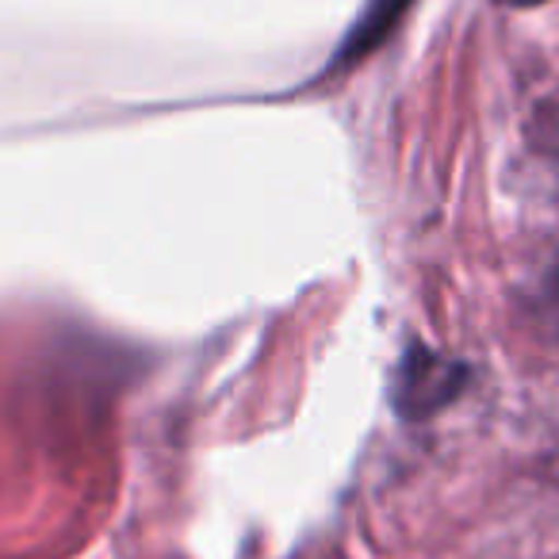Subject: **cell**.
I'll return each instance as SVG.
<instances>
[{
	"instance_id": "3957f363",
	"label": "cell",
	"mask_w": 559,
	"mask_h": 559,
	"mask_svg": "<svg viewBox=\"0 0 559 559\" xmlns=\"http://www.w3.org/2000/svg\"><path fill=\"white\" fill-rule=\"evenodd\" d=\"M528 134H533L536 154L548 157V162L556 165V173H559V96H556V100L544 104V111L533 119V127H528Z\"/></svg>"
},
{
	"instance_id": "277c9868",
	"label": "cell",
	"mask_w": 559,
	"mask_h": 559,
	"mask_svg": "<svg viewBox=\"0 0 559 559\" xmlns=\"http://www.w3.org/2000/svg\"><path fill=\"white\" fill-rule=\"evenodd\" d=\"M495 4H502V9H536L544 0H495Z\"/></svg>"
},
{
	"instance_id": "6da1fadb",
	"label": "cell",
	"mask_w": 559,
	"mask_h": 559,
	"mask_svg": "<svg viewBox=\"0 0 559 559\" xmlns=\"http://www.w3.org/2000/svg\"><path fill=\"white\" fill-rule=\"evenodd\" d=\"M467 365L449 360L441 353H433L429 345L411 342L403 349L391 376V403L395 414L406 421H426L433 414H441L444 406H452L460 399V391L467 388Z\"/></svg>"
},
{
	"instance_id": "7a4b0ae2",
	"label": "cell",
	"mask_w": 559,
	"mask_h": 559,
	"mask_svg": "<svg viewBox=\"0 0 559 559\" xmlns=\"http://www.w3.org/2000/svg\"><path fill=\"white\" fill-rule=\"evenodd\" d=\"M411 4L414 0H368V9L360 12V20L349 27V35H345V43L337 47V55L330 58L326 78L337 70H349V66H357L365 55L380 50L383 43H388V35L399 27V20L406 16Z\"/></svg>"
}]
</instances>
